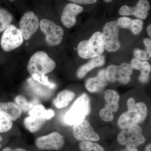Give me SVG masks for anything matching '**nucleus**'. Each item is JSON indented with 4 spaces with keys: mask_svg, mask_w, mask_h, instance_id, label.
Segmentation results:
<instances>
[{
    "mask_svg": "<svg viewBox=\"0 0 151 151\" xmlns=\"http://www.w3.org/2000/svg\"><path fill=\"white\" fill-rule=\"evenodd\" d=\"M105 49L103 33L94 32L89 40H83L77 47L78 55L84 59H89L101 55Z\"/></svg>",
    "mask_w": 151,
    "mask_h": 151,
    "instance_id": "f257e3e1",
    "label": "nucleus"
},
{
    "mask_svg": "<svg viewBox=\"0 0 151 151\" xmlns=\"http://www.w3.org/2000/svg\"><path fill=\"white\" fill-rule=\"evenodd\" d=\"M56 63L46 52L38 51L31 57L27 70L33 77L43 76L53 71Z\"/></svg>",
    "mask_w": 151,
    "mask_h": 151,
    "instance_id": "f03ea898",
    "label": "nucleus"
},
{
    "mask_svg": "<svg viewBox=\"0 0 151 151\" xmlns=\"http://www.w3.org/2000/svg\"><path fill=\"white\" fill-rule=\"evenodd\" d=\"M90 100L86 94H82L77 99L65 114L64 121L68 125L72 126L84 120L90 113Z\"/></svg>",
    "mask_w": 151,
    "mask_h": 151,
    "instance_id": "7ed1b4c3",
    "label": "nucleus"
},
{
    "mask_svg": "<svg viewBox=\"0 0 151 151\" xmlns=\"http://www.w3.org/2000/svg\"><path fill=\"white\" fill-rule=\"evenodd\" d=\"M119 144L126 146L128 150L136 149L145 142L142 130L138 124H134L127 129L122 130L117 137Z\"/></svg>",
    "mask_w": 151,
    "mask_h": 151,
    "instance_id": "20e7f679",
    "label": "nucleus"
},
{
    "mask_svg": "<svg viewBox=\"0 0 151 151\" xmlns=\"http://www.w3.org/2000/svg\"><path fill=\"white\" fill-rule=\"evenodd\" d=\"M147 113V108L145 103H137L132 111L124 112L120 116L118 126L121 129L125 130L134 124H140L145 120Z\"/></svg>",
    "mask_w": 151,
    "mask_h": 151,
    "instance_id": "39448f33",
    "label": "nucleus"
},
{
    "mask_svg": "<svg viewBox=\"0 0 151 151\" xmlns=\"http://www.w3.org/2000/svg\"><path fill=\"white\" fill-rule=\"evenodd\" d=\"M41 30L45 35V41L49 46H54L61 43L64 32L60 26L47 19H42L40 22Z\"/></svg>",
    "mask_w": 151,
    "mask_h": 151,
    "instance_id": "423d86ee",
    "label": "nucleus"
},
{
    "mask_svg": "<svg viewBox=\"0 0 151 151\" xmlns=\"http://www.w3.org/2000/svg\"><path fill=\"white\" fill-rule=\"evenodd\" d=\"M133 72L131 64L123 63L121 65H109L106 70V78L108 81L114 83L118 81L120 84H128L131 80V75Z\"/></svg>",
    "mask_w": 151,
    "mask_h": 151,
    "instance_id": "0eeeda50",
    "label": "nucleus"
},
{
    "mask_svg": "<svg viewBox=\"0 0 151 151\" xmlns=\"http://www.w3.org/2000/svg\"><path fill=\"white\" fill-rule=\"evenodd\" d=\"M24 40L20 30L11 24L3 33L1 40V47L4 51L8 52L20 46Z\"/></svg>",
    "mask_w": 151,
    "mask_h": 151,
    "instance_id": "6e6552de",
    "label": "nucleus"
},
{
    "mask_svg": "<svg viewBox=\"0 0 151 151\" xmlns=\"http://www.w3.org/2000/svg\"><path fill=\"white\" fill-rule=\"evenodd\" d=\"M105 49L110 52L118 51L121 47L119 36V27L115 21L108 22L104 26L103 29Z\"/></svg>",
    "mask_w": 151,
    "mask_h": 151,
    "instance_id": "1a4fd4ad",
    "label": "nucleus"
},
{
    "mask_svg": "<svg viewBox=\"0 0 151 151\" xmlns=\"http://www.w3.org/2000/svg\"><path fill=\"white\" fill-rule=\"evenodd\" d=\"M19 26L24 39L29 40L40 27L38 17L33 12H27L21 18Z\"/></svg>",
    "mask_w": 151,
    "mask_h": 151,
    "instance_id": "9d476101",
    "label": "nucleus"
},
{
    "mask_svg": "<svg viewBox=\"0 0 151 151\" xmlns=\"http://www.w3.org/2000/svg\"><path fill=\"white\" fill-rule=\"evenodd\" d=\"M35 145L40 150H59L64 146L65 141L59 133L53 132L46 136L37 138Z\"/></svg>",
    "mask_w": 151,
    "mask_h": 151,
    "instance_id": "9b49d317",
    "label": "nucleus"
},
{
    "mask_svg": "<svg viewBox=\"0 0 151 151\" xmlns=\"http://www.w3.org/2000/svg\"><path fill=\"white\" fill-rule=\"evenodd\" d=\"M73 137L77 140L97 142L100 140L99 135L94 131L90 123L86 120H83L73 125Z\"/></svg>",
    "mask_w": 151,
    "mask_h": 151,
    "instance_id": "f8f14e48",
    "label": "nucleus"
},
{
    "mask_svg": "<svg viewBox=\"0 0 151 151\" xmlns=\"http://www.w3.org/2000/svg\"><path fill=\"white\" fill-rule=\"evenodd\" d=\"M150 5L148 0H139L137 5L134 7L124 5L121 7L119 13L122 16H134L140 19H145L148 16V12Z\"/></svg>",
    "mask_w": 151,
    "mask_h": 151,
    "instance_id": "ddd939ff",
    "label": "nucleus"
},
{
    "mask_svg": "<svg viewBox=\"0 0 151 151\" xmlns=\"http://www.w3.org/2000/svg\"><path fill=\"white\" fill-rule=\"evenodd\" d=\"M84 11L81 6L73 3L67 4L63 9L61 16V21L65 27H73L76 22V17Z\"/></svg>",
    "mask_w": 151,
    "mask_h": 151,
    "instance_id": "4468645a",
    "label": "nucleus"
},
{
    "mask_svg": "<svg viewBox=\"0 0 151 151\" xmlns=\"http://www.w3.org/2000/svg\"><path fill=\"white\" fill-rule=\"evenodd\" d=\"M22 109L13 102H0V114L12 121H15L21 116Z\"/></svg>",
    "mask_w": 151,
    "mask_h": 151,
    "instance_id": "2eb2a0df",
    "label": "nucleus"
},
{
    "mask_svg": "<svg viewBox=\"0 0 151 151\" xmlns=\"http://www.w3.org/2000/svg\"><path fill=\"white\" fill-rule=\"evenodd\" d=\"M108 80L106 76L105 70H100L96 77L91 78L86 81L85 86L90 92H95L107 85Z\"/></svg>",
    "mask_w": 151,
    "mask_h": 151,
    "instance_id": "dca6fc26",
    "label": "nucleus"
},
{
    "mask_svg": "<svg viewBox=\"0 0 151 151\" xmlns=\"http://www.w3.org/2000/svg\"><path fill=\"white\" fill-rule=\"evenodd\" d=\"M105 58L103 55L92 58L87 63L79 68L77 72V77L79 78H83L94 68L102 66L105 64Z\"/></svg>",
    "mask_w": 151,
    "mask_h": 151,
    "instance_id": "f3484780",
    "label": "nucleus"
},
{
    "mask_svg": "<svg viewBox=\"0 0 151 151\" xmlns=\"http://www.w3.org/2000/svg\"><path fill=\"white\" fill-rule=\"evenodd\" d=\"M75 94L69 90H64L57 95L53 101V103L57 108H65L75 98Z\"/></svg>",
    "mask_w": 151,
    "mask_h": 151,
    "instance_id": "a211bd4d",
    "label": "nucleus"
},
{
    "mask_svg": "<svg viewBox=\"0 0 151 151\" xmlns=\"http://www.w3.org/2000/svg\"><path fill=\"white\" fill-rule=\"evenodd\" d=\"M47 121L42 117L29 116L24 119V124L29 132L35 133L40 129Z\"/></svg>",
    "mask_w": 151,
    "mask_h": 151,
    "instance_id": "6ab92c4d",
    "label": "nucleus"
},
{
    "mask_svg": "<svg viewBox=\"0 0 151 151\" xmlns=\"http://www.w3.org/2000/svg\"><path fill=\"white\" fill-rule=\"evenodd\" d=\"M29 116L42 117L49 120L55 115V112L52 109L46 110L44 106L41 104H37L34 106L32 109L29 111Z\"/></svg>",
    "mask_w": 151,
    "mask_h": 151,
    "instance_id": "aec40b11",
    "label": "nucleus"
},
{
    "mask_svg": "<svg viewBox=\"0 0 151 151\" xmlns=\"http://www.w3.org/2000/svg\"><path fill=\"white\" fill-rule=\"evenodd\" d=\"M13 20V17L6 9L0 8V33L4 31Z\"/></svg>",
    "mask_w": 151,
    "mask_h": 151,
    "instance_id": "412c9836",
    "label": "nucleus"
},
{
    "mask_svg": "<svg viewBox=\"0 0 151 151\" xmlns=\"http://www.w3.org/2000/svg\"><path fill=\"white\" fill-rule=\"evenodd\" d=\"M79 147L81 151H105L102 146L92 141H83L79 143Z\"/></svg>",
    "mask_w": 151,
    "mask_h": 151,
    "instance_id": "4be33fe9",
    "label": "nucleus"
},
{
    "mask_svg": "<svg viewBox=\"0 0 151 151\" xmlns=\"http://www.w3.org/2000/svg\"><path fill=\"white\" fill-rule=\"evenodd\" d=\"M16 104L22 109V111L24 112L29 111L33 108L34 103L31 102H29L24 96L18 95L15 98Z\"/></svg>",
    "mask_w": 151,
    "mask_h": 151,
    "instance_id": "5701e85b",
    "label": "nucleus"
},
{
    "mask_svg": "<svg viewBox=\"0 0 151 151\" xmlns=\"http://www.w3.org/2000/svg\"><path fill=\"white\" fill-rule=\"evenodd\" d=\"M104 98L106 103H119L120 96L115 90L109 89L104 92Z\"/></svg>",
    "mask_w": 151,
    "mask_h": 151,
    "instance_id": "b1692460",
    "label": "nucleus"
},
{
    "mask_svg": "<svg viewBox=\"0 0 151 151\" xmlns=\"http://www.w3.org/2000/svg\"><path fill=\"white\" fill-rule=\"evenodd\" d=\"M151 67L150 64L147 61L142 62V66L140 70L141 75L139 76V81L143 83H146L148 81L149 75L150 72Z\"/></svg>",
    "mask_w": 151,
    "mask_h": 151,
    "instance_id": "393cba45",
    "label": "nucleus"
},
{
    "mask_svg": "<svg viewBox=\"0 0 151 151\" xmlns=\"http://www.w3.org/2000/svg\"><path fill=\"white\" fill-rule=\"evenodd\" d=\"M144 22L140 19H132L129 30L132 33L137 35L140 33L143 29Z\"/></svg>",
    "mask_w": 151,
    "mask_h": 151,
    "instance_id": "a878e982",
    "label": "nucleus"
},
{
    "mask_svg": "<svg viewBox=\"0 0 151 151\" xmlns=\"http://www.w3.org/2000/svg\"><path fill=\"white\" fill-rule=\"evenodd\" d=\"M12 126V121L0 114V133L8 132L11 129Z\"/></svg>",
    "mask_w": 151,
    "mask_h": 151,
    "instance_id": "bb28decb",
    "label": "nucleus"
},
{
    "mask_svg": "<svg viewBox=\"0 0 151 151\" xmlns=\"http://www.w3.org/2000/svg\"><path fill=\"white\" fill-rule=\"evenodd\" d=\"M99 115L101 119L105 122H111L114 118L113 112L105 108L100 110Z\"/></svg>",
    "mask_w": 151,
    "mask_h": 151,
    "instance_id": "cd10ccee",
    "label": "nucleus"
},
{
    "mask_svg": "<svg viewBox=\"0 0 151 151\" xmlns=\"http://www.w3.org/2000/svg\"><path fill=\"white\" fill-rule=\"evenodd\" d=\"M132 19L127 17H123L118 19L117 24L119 27L129 29Z\"/></svg>",
    "mask_w": 151,
    "mask_h": 151,
    "instance_id": "c85d7f7f",
    "label": "nucleus"
},
{
    "mask_svg": "<svg viewBox=\"0 0 151 151\" xmlns=\"http://www.w3.org/2000/svg\"><path fill=\"white\" fill-rule=\"evenodd\" d=\"M134 54L136 58L143 60H147L150 59V56L147 52L136 49L134 51Z\"/></svg>",
    "mask_w": 151,
    "mask_h": 151,
    "instance_id": "c756f323",
    "label": "nucleus"
},
{
    "mask_svg": "<svg viewBox=\"0 0 151 151\" xmlns=\"http://www.w3.org/2000/svg\"><path fill=\"white\" fill-rule=\"evenodd\" d=\"M105 108L110 110L113 113H116L118 112L119 109V103H105Z\"/></svg>",
    "mask_w": 151,
    "mask_h": 151,
    "instance_id": "7c9ffc66",
    "label": "nucleus"
},
{
    "mask_svg": "<svg viewBox=\"0 0 151 151\" xmlns=\"http://www.w3.org/2000/svg\"><path fill=\"white\" fill-rule=\"evenodd\" d=\"M131 65L133 68L140 70L142 68V62L139 60L137 59V58H134L132 60Z\"/></svg>",
    "mask_w": 151,
    "mask_h": 151,
    "instance_id": "2f4dec72",
    "label": "nucleus"
},
{
    "mask_svg": "<svg viewBox=\"0 0 151 151\" xmlns=\"http://www.w3.org/2000/svg\"><path fill=\"white\" fill-rule=\"evenodd\" d=\"M78 4H91L97 2V0H68Z\"/></svg>",
    "mask_w": 151,
    "mask_h": 151,
    "instance_id": "473e14b6",
    "label": "nucleus"
},
{
    "mask_svg": "<svg viewBox=\"0 0 151 151\" xmlns=\"http://www.w3.org/2000/svg\"><path fill=\"white\" fill-rule=\"evenodd\" d=\"M144 43L145 45L147 48V52L149 55V56L151 58V40L150 39L148 38H146L144 39Z\"/></svg>",
    "mask_w": 151,
    "mask_h": 151,
    "instance_id": "72a5a7b5",
    "label": "nucleus"
},
{
    "mask_svg": "<svg viewBox=\"0 0 151 151\" xmlns=\"http://www.w3.org/2000/svg\"><path fill=\"white\" fill-rule=\"evenodd\" d=\"M135 103V100L133 97H131L129 98V100L127 101V106H128V111H132L134 107Z\"/></svg>",
    "mask_w": 151,
    "mask_h": 151,
    "instance_id": "f704fd0d",
    "label": "nucleus"
},
{
    "mask_svg": "<svg viewBox=\"0 0 151 151\" xmlns=\"http://www.w3.org/2000/svg\"><path fill=\"white\" fill-rule=\"evenodd\" d=\"M2 151H27L26 150L24 149L20 148L15 149H13L11 148L10 147H6L4 149H3V150Z\"/></svg>",
    "mask_w": 151,
    "mask_h": 151,
    "instance_id": "c9c22d12",
    "label": "nucleus"
},
{
    "mask_svg": "<svg viewBox=\"0 0 151 151\" xmlns=\"http://www.w3.org/2000/svg\"><path fill=\"white\" fill-rule=\"evenodd\" d=\"M147 32L150 37H151V25H149L147 28Z\"/></svg>",
    "mask_w": 151,
    "mask_h": 151,
    "instance_id": "e433bc0d",
    "label": "nucleus"
},
{
    "mask_svg": "<svg viewBox=\"0 0 151 151\" xmlns=\"http://www.w3.org/2000/svg\"><path fill=\"white\" fill-rule=\"evenodd\" d=\"M151 144H149L146 147L145 151H151Z\"/></svg>",
    "mask_w": 151,
    "mask_h": 151,
    "instance_id": "4c0bfd02",
    "label": "nucleus"
},
{
    "mask_svg": "<svg viewBox=\"0 0 151 151\" xmlns=\"http://www.w3.org/2000/svg\"><path fill=\"white\" fill-rule=\"evenodd\" d=\"M104 1L105 2L109 3L111 2L112 1H113V0H104Z\"/></svg>",
    "mask_w": 151,
    "mask_h": 151,
    "instance_id": "58836bf2",
    "label": "nucleus"
},
{
    "mask_svg": "<svg viewBox=\"0 0 151 151\" xmlns=\"http://www.w3.org/2000/svg\"><path fill=\"white\" fill-rule=\"evenodd\" d=\"M128 151H138V150L137 149H133V150H128Z\"/></svg>",
    "mask_w": 151,
    "mask_h": 151,
    "instance_id": "ea45409f",
    "label": "nucleus"
},
{
    "mask_svg": "<svg viewBox=\"0 0 151 151\" xmlns=\"http://www.w3.org/2000/svg\"><path fill=\"white\" fill-rule=\"evenodd\" d=\"M3 140V138L1 136H0V142H1ZM1 145H0V147H1Z\"/></svg>",
    "mask_w": 151,
    "mask_h": 151,
    "instance_id": "a19ab883",
    "label": "nucleus"
},
{
    "mask_svg": "<svg viewBox=\"0 0 151 151\" xmlns=\"http://www.w3.org/2000/svg\"><path fill=\"white\" fill-rule=\"evenodd\" d=\"M9 1H14V0H9Z\"/></svg>",
    "mask_w": 151,
    "mask_h": 151,
    "instance_id": "79ce46f5",
    "label": "nucleus"
}]
</instances>
